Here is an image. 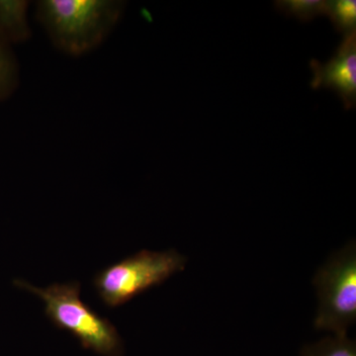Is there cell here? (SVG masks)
<instances>
[{"label": "cell", "mask_w": 356, "mask_h": 356, "mask_svg": "<svg viewBox=\"0 0 356 356\" xmlns=\"http://www.w3.org/2000/svg\"><path fill=\"white\" fill-rule=\"evenodd\" d=\"M123 3L115 0H43L37 16L51 43L67 55L97 48L120 19Z\"/></svg>", "instance_id": "1"}, {"label": "cell", "mask_w": 356, "mask_h": 356, "mask_svg": "<svg viewBox=\"0 0 356 356\" xmlns=\"http://www.w3.org/2000/svg\"><path fill=\"white\" fill-rule=\"evenodd\" d=\"M14 285L38 296L44 303V315L60 331L69 332L86 350L103 356H121L123 341L116 327L96 313L81 298V283H54L39 288L15 280Z\"/></svg>", "instance_id": "2"}, {"label": "cell", "mask_w": 356, "mask_h": 356, "mask_svg": "<svg viewBox=\"0 0 356 356\" xmlns=\"http://www.w3.org/2000/svg\"><path fill=\"white\" fill-rule=\"evenodd\" d=\"M186 264V257L175 250H143L96 273L92 285L103 305L118 308L181 273Z\"/></svg>", "instance_id": "3"}, {"label": "cell", "mask_w": 356, "mask_h": 356, "mask_svg": "<svg viewBox=\"0 0 356 356\" xmlns=\"http://www.w3.org/2000/svg\"><path fill=\"white\" fill-rule=\"evenodd\" d=\"M318 308V331L348 334L356 322V243H346L325 261L313 278Z\"/></svg>", "instance_id": "4"}, {"label": "cell", "mask_w": 356, "mask_h": 356, "mask_svg": "<svg viewBox=\"0 0 356 356\" xmlns=\"http://www.w3.org/2000/svg\"><path fill=\"white\" fill-rule=\"evenodd\" d=\"M312 88H329L343 99L346 108H355L356 102V33H346L334 57L321 64L311 60Z\"/></svg>", "instance_id": "5"}, {"label": "cell", "mask_w": 356, "mask_h": 356, "mask_svg": "<svg viewBox=\"0 0 356 356\" xmlns=\"http://www.w3.org/2000/svg\"><path fill=\"white\" fill-rule=\"evenodd\" d=\"M28 4L23 0H0V41L18 44L31 36L28 21Z\"/></svg>", "instance_id": "6"}, {"label": "cell", "mask_w": 356, "mask_h": 356, "mask_svg": "<svg viewBox=\"0 0 356 356\" xmlns=\"http://www.w3.org/2000/svg\"><path fill=\"white\" fill-rule=\"evenodd\" d=\"M301 356H356V343L348 334L325 337L316 343L307 344Z\"/></svg>", "instance_id": "7"}, {"label": "cell", "mask_w": 356, "mask_h": 356, "mask_svg": "<svg viewBox=\"0 0 356 356\" xmlns=\"http://www.w3.org/2000/svg\"><path fill=\"white\" fill-rule=\"evenodd\" d=\"M275 3L282 13L303 21L312 20L318 15L329 16L330 13V2L320 0H287Z\"/></svg>", "instance_id": "8"}, {"label": "cell", "mask_w": 356, "mask_h": 356, "mask_svg": "<svg viewBox=\"0 0 356 356\" xmlns=\"http://www.w3.org/2000/svg\"><path fill=\"white\" fill-rule=\"evenodd\" d=\"M18 84V70L15 60L0 41V102L9 97Z\"/></svg>", "instance_id": "9"}, {"label": "cell", "mask_w": 356, "mask_h": 356, "mask_svg": "<svg viewBox=\"0 0 356 356\" xmlns=\"http://www.w3.org/2000/svg\"><path fill=\"white\" fill-rule=\"evenodd\" d=\"M330 17L339 31L350 32L355 29L356 2L353 0H339L330 2Z\"/></svg>", "instance_id": "10"}]
</instances>
